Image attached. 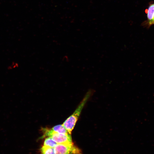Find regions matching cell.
I'll return each mask as SVG.
<instances>
[{
    "instance_id": "obj_4",
    "label": "cell",
    "mask_w": 154,
    "mask_h": 154,
    "mask_svg": "<svg viewBox=\"0 0 154 154\" xmlns=\"http://www.w3.org/2000/svg\"><path fill=\"white\" fill-rule=\"evenodd\" d=\"M147 24L150 26L154 24V3L150 4L147 13Z\"/></svg>"
},
{
    "instance_id": "obj_2",
    "label": "cell",
    "mask_w": 154,
    "mask_h": 154,
    "mask_svg": "<svg viewBox=\"0 0 154 154\" xmlns=\"http://www.w3.org/2000/svg\"><path fill=\"white\" fill-rule=\"evenodd\" d=\"M41 130L43 135L41 137V139L45 137H50L58 144L72 143L70 134L58 133L47 128H42Z\"/></svg>"
},
{
    "instance_id": "obj_6",
    "label": "cell",
    "mask_w": 154,
    "mask_h": 154,
    "mask_svg": "<svg viewBox=\"0 0 154 154\" xmlns=\"http://www.w3.org/2000/svg\"><path fill=\"white\" fill-rule=\"evenodd\" d=\"M40 154H55L54 148L42 146L39 149Z\"/></svg>"
},
{
    "instance_id": "obj_5",
    "label": "cell",
    "mask_w": 154,
    "mask_h": 154,
    "mask_svg": "<svg viewBox=\"0 0 154 154\" xmlns=\"http://www.w3.org/2000/svg\"><path fill=\"white\" fill-rule=\"evenodd\" d=\"M51 129L54 131L58 133L66 134H70L62 124L56 125Z\"/></svg>"
},
{
    "instance_id": "obj_3",
    "label": "cell",
    "mask_w": 154,
    "mask_h": 154,
    "mask_svg": "<svg viewBox=\"0 0 154 154\" xmlns=\"http://www.w3.org/2000/svg\"><path fill=\"white\" fill-rule=\"evenodd\" d=\"M54 149L55 154H82L81 149L73 142L58 143Z\"/></svg>"
},
{
    "instance_id": "obj_7",
    "label": "cell",
    "mask_w": 154,
    "mask_h": 154,
    "mask_svg": "<svg viewBox=\"0 0 154 154\" xmlns=\"http://www.w3.org/2000/svg\"><path fill=\"white\" fill-rule=\"evenodd\" d=\"M57 144L51 138L47 137L44 140L43 146L54 148Z\"/></svg>"
},
{
    "instance_id": "obj_1",
    "label": "cell",
    "mask_w": 154,
    "mask_h": 154,
    "mask_svg": "<svg viewBox=\"0 0 154 154\" xmlns=\"http://www.w3.org/2000/svg\"><path fill=\"white\" fill-rule=\"evenodd\" d=\"M92 94L91 90L88 92L74 113L62 124L70 134L71 135L84 107Z\"/></svg>"
}]
</instances>
